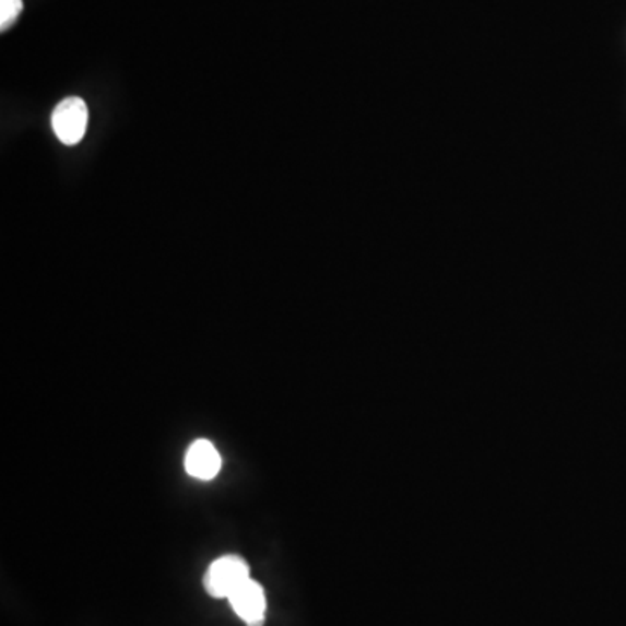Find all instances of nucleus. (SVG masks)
<instances>
[{
  "mask_svg": "<svg viewBox=\"0 0 626 626\" xmlns=\"http://www.w3.org/2000/svg\"><path fill=\"white\" fill-rule=\"evenodd\" d=\"M251 578L249 564L239 555H223L216 558L204 576V588L214 599H228L232 593Z\"/></svg>",
  "mask_w": 626,
  "mask_h": 626,
  "instance_id": "obj_1",
  "label": "nucleus"
},
{
  "mask_svg": "<svg viewBox=\"0 0 626 626\" xmlns=\"http://www.w3.org/2000/svg\"><path fill=\"white\" fill-rule=\"evenodd\" d=\"M232 610L248 626H263L267 616V595L258 581L249 578L228 597Z\"/></svg>",
  "mask_w": 626,
  "mask_h": 626,
  "instance_id": "obj_3",
  "label": "nucleus"
},
{
  "mask_svg": "<svg viewBox=\"0 0 626 626\" xmlns=\"http://www.w3.org/2000/svg\"><path fill=\"white\" fill-rule=\"evenodd\" d=\"M23 11V0H0V31H8Z\"/></svg>",
  "mask_w": 626,
  "mask_h": 626,
  "instance_id": "obj_5",
  "label": "nucleus"
},
{
  "mask_svg": "<svg viewBox=\"0 0 626 626\" xmlns=\"http://www.w3.org/2000/svg\"><path fill=\"white\" fill-rule=\"evenodd\" d=\"M87 105L84 99L72 96L56 105L52 111V129L63 145H78L87 129Z\"/></svg>",
  "mask_w": 626,
  "mask_h": 626,
  "instance_id": "obj_2",
  "label": "nucleus"
},
{
  "mask_svg": "<svg viewBox=\"0 0 626 626\" xmlns=\"http://www.w3.org/2000/svg\"><path fill=\"white\" fill-rule=\"evenodd\" d=\"M222 469V457L216 446L205 439L196 440L185 457V470L199 481H211Z\"/></svg>",
  "mask_w": 626,
  "mask_h": 626,
  "instance_id": "obj_4",
  "label": "nucleus"
}]
</instances>
